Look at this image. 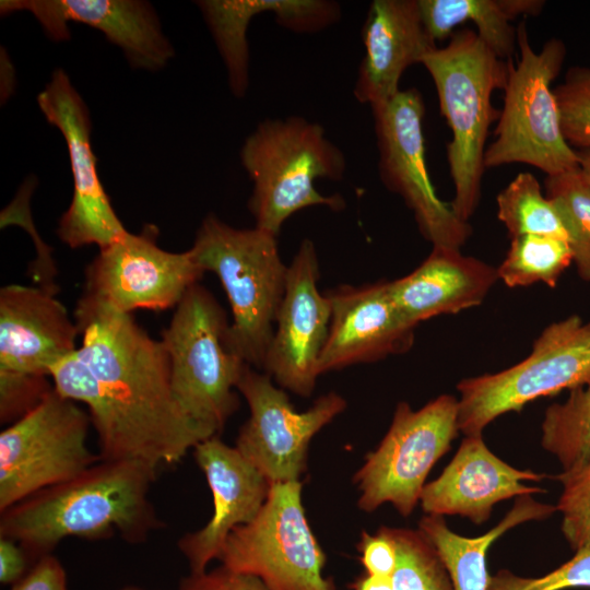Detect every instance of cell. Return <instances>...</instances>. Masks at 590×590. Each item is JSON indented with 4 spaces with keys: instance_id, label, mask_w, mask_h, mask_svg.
I'll use <instances>...</instances> for the list:
<instances>
[{
    "instance_id": "f546056e",
    "label": "cell",
    "mask_w": 590,
    "mask_h": 590,
    "mask_svg": "<svg viewBox=\"0 0 590 590\" xmlns=\"http://www.w3.org/2000/svg\"><path fill=\"white\" fill-rule=\"evenodd\" d=\"M544 185L545 196L556 206L567 232L577 272L583 281H590V187L578 168L546 176Z\"/></svg>"
},
{
    "instance_id": "2e32d148",
    "label": "cell",
    "mask_w": 590,
    "mask_h": 590,
    "mask_svg": "<svg viewBox=\"0 0 590 590\" xmlns=\"http://www.w3.org/2000/svg\"><path fill=\"white\" fill-rule=\"evenodd\" d=\"M75 320L40 286L0 290V389L47 391L55 364L78 350Z\"/></svg>"
},
{
    "instance_id": "d4e9b609",
    "label": "cell",
    "mask_w": 590,
    "mask_h": 590,
    "mask_svg": "<svg viewBox=\"0 0 590 590\" xmlns=\"http://www.w3.org/2000/svg\"><path fill=\"white\" fill-rule=\"evenodd\" d=\"M556 507L539 503L530 495L519 496L511 510L485 534L465 538L452 532L441 516L427 515L418 523L444 563L453 590H487L489 575L486 554L495 540L509 529L530 520L545 519Z\"/></svg>"
},
{
    "instance_id": "ac0fdd59",
    "label": "cell",
    "mask_w": 590,
    "mask_h": 590,
    "mask_svg": "<svg viewBox=\"0 0 590 590\" xmlns=\"http://www.w3.org/2000/svg\"><path fill=\"white\" fill-rule=\"evenodd\" d=\"M31 12L47 37L70 38L69 23L102 32L118 46L130 66L160 70L174 57V48L162 31L153 7L139 0H1L0 13Z\"/></svg>"
},
{
    "instance_id": "cb8c5ba5",
    "label": "cell",
    "mask_w": 590,
    "mask_h": 590,
    "mask_svg": "<svg viewBox=\"0 0 590 590\" xmlns=\"http://www.w3.org/2000/svg\"><path fill=\"white\" fill-rule=\"evenodd\" d=\"M227 70L236 97L249 86L247 30L261 12H273L276 23L296 33L319 32L338 22L339 3L328 0H203L197 2Z\"/></svg>"
},
{
    "instance_id": "e0dca14e",
    "label": "cell",
    "mask_w": 590,
    "mask_h": 590,
    "mask_svg": "<svg viewBox=\"0 0 590 590\" xmlns=\"http://www.w3.org/2000/svg\"><path fill=\"white\" fill-rule=\"evenodd\" d=\"M319 263L315 245L304 239L287 266L285 290L263 369L283 389L312 393L328 339L331 303L318 290Z\"/></svg>"
},
{
    "instance_id": "d6986e66",
    "label": "cell",
    "mask_w": 590,
    "mask_h": 590,
    "mask_svg": "<svg viewBox=\"0 0 590 590\" xmlns=\"http://www.w3.org/2000/svg\"><path fill=\"white\" fill-rule=\"evenodd\" d=\"M331 322L319 373L405 353L414 341L410 323L390 293L389 282L330 291Z\"/></svg>"
},
{
    "instance_id": "7402d4cb",
    "label": "cell",
    "mask_w": 590,
    "mask_h": 590,
    "mask_svg": "<svg viewBox=\"0 0 590 590\" xmlns=\"http://www.w3.org/2000/svg\"><path fill=\"white\" fill-rule=\"evenodd\" d=\"M365 54L353 94L371 106L396 96L404 71L435 49L417 0H374L362 30Z\"/></svg>"
},
{
    "instance_id": "277c9868",
    "label": "cell",
    "mask_w": 590,
    "mask_h": 590,
    "mask_svg": "<svg viewBox=\"0 0 590 590\" xmlns=\"http://www.w3.org/2000/svg\"><path fill=\"white\" fill-rule=\"evenodd\" d=\"M239 155L253 182L248 208L257 228L278 236L284 222L303 209L345 208L341 196H323L315 186L319 178L341 180L346 170L344 153L318 123L297 116L264 119Z\"/></svg>"
},
{
    "instance_id": "30bf717a",
    "label": "cell",
    "mask_w": 590,
    "mask_h": 590,
    "mask_svg": "<svg viewBox=\"0 0 590 590\" xmlns=\"http://www.w3.org/2000/svg\"><path fill=\"white\" fill-rule=\"evenodd\" d=\"M302 487L299 481L271 484L253 520L228 535L222 565L259 578L269 590H334L323 576L326 556L308 524Z\"/></svg>"
},
{
    "instance_id": "ffe728a7",
    "label": "cell",
    "mask_w": 590,
    "mask_h": 590,
    "mask_svg": "<svg viewBox=\"0 0 590 590\" xmlns=\"http://www.w3.org/2000/svg\"><path fill=\"white\" fill-rule=\"evenodd\" d=\"M197 464L204 473L213 496V514L208 523L178 541L179 551L192 574L205 571L231 532L253 520L266 503L271 484L237 450L217 436L193 448Z\"/></svg>"
},
{
    "instance_id": "484cf974",
    "label": "cell",
    "mask_w": 590,
    "mask_h": 590,
    "mask_svg": "<svg viewBox=\"0 0 590 590\" xmlns=\"http://www.w3.org/2000/svg\"><path fill=\"white\" fill-rule=\"evenodd\" d=\"M422 22L430 38L447 39L465 22H472L480 38L503 60H510L517 46L519 16L541 13L542 0H417Z\"/></svg>"
},
{
    "instance_id": "7c38bea8",
    "label": "cell",
    "mask_w": 590,
    "mask_h": 590,
    "mask_svg": "<svg viewBox=\"0 0 590 590\" xmlns=\"http://www.w3.org/2000/svg\"><path fill=\"white\" fill-rule=\"evenodd\" d=\"M380 180L413 212L423 237L433 247L461 249L472 234L451 203L442 201L432 184L425 157V106L418 90L400 91L371 106Z\"/></svg>"
},
{
    "instance_id": "836d02e7",
    "label": "cell",
    "mask_w": 590,
    "mask_h": 590,
    "mask_svg": "<svg viewBox=\"0 0 590 590\" xmlns=\"http://www.w3.org/2000/svg\"><path fill=\"white\" fill-rule=\"evenodd\" d=\"M590 588V548L576 551L574 557L541 577H521L503 569L489 577L487 590H565Z\"/></svg>"
},
{
    "instance_id": "74e56055",
    "label": "cell",
    "mask_w": 590,
    "mask_h": 590,
    "mask_svg": "<svg viewBox=\"0 0 590 590\" xmlns=\"http://www.w3.org/2000/svg\"><path fill=\"white\" fill-rule=\"evenodd\" d=\"M28 555L14 540L0 536V581L2 585H15L24 576Z\"/></svg>"
},
{
    "instance_id": "f35d334b",
    "label": "cell",
    "mask_w": 590,
    "mask_h": 590,
    "mask_svg": "<svg viewBox=\"0 0 590 590\" xmlns=\"http://www.w3.org/2000/svg\"><path fill=\"white\" fill-rule=\"evenodd\" d=\"M355 590H394L392 577L366 576L359 578L354 585Z\"/></svg>"
},
{
    "instance_id": "8992f818",
    "label": "cell",
    "mask_w": 590,
    "mask_h": 590,
    "mask_svg": "<svg viewBox=\"0 0 590 590\" xmlns=\"http://www.w3.org/2000/svg\"><path fill=\"white\" fill-rule=\"evenodd\" d=\"M228 327L217 300L197 283L175 307L161 338L178 405L211 437L217 436L237 410L235 390L248 365L228 347Z\"/></svg>"
},
{
    "instance_id": "8fae6325",
    "label": "cell",
    "mask_w": 590,
    "mask_h": 590,
    "mask_svg": "<svg viewBox=\"0 0 590 590\" xmlns=\"http://www.w3.org/2000/svg\"><path fill=\"white\" fill-rule=\"evenodd\" d=\"M458 416V399L450 394L416 411L406 402L398 403L384 439L354 475L358 507L373 511L390 503L402 516H410L430 469L459 432Z\"/></svg>"
},
{
    "instance_id": "3957f363",
    "label": "cell",
    "mask_w": 590,
    "mask_h": 590,
    "mask_svg": "<svg viewBox=\"0 0 590 590\" xmlns=\"http://www.w3.org/2000/svg\"><path fill=\"white\" fill-rule=\"evenodd\" d=\"M422 64L433 79L440 113L451 130L446 146L455 188L451 206L469 222L481 199L488 130L500 115L492 95L504 91L514 62L498 58L475 31L462 28L445 47L428 52Z\"/></svg>"
},
{
    "instance_id": "5bb4252c",
    "label": "cell",
    "mask_w": 590,
    "mask_h": 590,
    "mask_svg": "<svg viewBox=\"0 0 590 590\" xmlns=\"http://www.w3.org/2000/svg\"><path fill=\"white\" fill-rule=\"evenodd\" d=\"M237 390L250 414L235 447L270 484L298 481L311 438L346 408L344 398L329 392L297 412L286 392L250 365L244 368Z\"/></svg>"
},
{
    "instance_id": "8d00e7d4",
    "label": "cell",
    "mask_w": 590,
    "mask_h": 590,
    "mask_svg": "<svg viewBox=\"0 0 590 590\" xmlns=\"http://www.w3.org/2000/svg\"><path fill=\"white\" fill-rule=\"evenodd\" d=\"M12 590H68L66 571L56 557L45 555Z\"/></svg>"
},
{
    "instance_id": "e575fe53",
    "label": "cell",
    "mask_w": 590,
    "mask_h": 590,
    "mask_svg": "<svg viewBox=\"0 0 590 590\" xmlns=\"http://www.w3.org/2000/svg\"><path fill=\"white\" fill-rule=\"evenodd\" d=\"M179 590H269L257 577L220 567L200 574H190L179 585Z\"/></svg>"
},
{
    "instance_id": "9a60e30c",
    "label": "cell",
    "mask_w": 590,
    "mask_h": 590,
    "mask_svg": "<svg viewBox=\"0 0 590 590\" xmlns=\"http://www.w3.org/2000/svg\"><path fill=\"white\" fill-rule=\"evenodd\" d=\"M37 103L46 120L66 141L73 179L72 200L59 220L57 235L72 249L87 245L103 249L128 231L97 174L87 107L62 69L52 73Z\"/></svg>"
},
{
    "instance_id": "44dd1931",
    "label": "cell",
    "mask_w": 590,
    "mask_h": 590,
    "mask_svg": "<svg viewBox=\"0 0 590 590\" xmlns=\"http://www.w3.org/2000/svg\"><path fill=\"white\" fill-rule=\"evenodd\" d=\"M544 474L516 469L496 457L480 436H465L458 451L433 482L425 484L421 506L427 515H459L475 524L485 522L493 506L515 496L540 493L526 481Z\"/></svg>"
},
{
    "instance_id": "52a82bcc",
    "label": "cell",
    "mask_w": 590,
    "mask_h": 590,
    "mask_svg": "<svg viewBox=\"0 0 590 590\" xmlns=\"http://www.w3.org/2000/svg\"><path fill=\"white\" fill-rule=\"evenodd\" d=\"M519 60L504 88V105L495 140L486 148L485 168L523 163L546 176L578 168L576 150L564 138L552 82L560 72L566 47L548 39L538 52L529 42L524 22L517 26Z\"/></svg>"
},
{
    "instance_id": "603a6c76",
    "label": "cell",
    "mask_w": 590,
    "mask_h": 590,
    "mask_svg": "<svg viewBox=\"0 0 590 590\" xmlns=\"http://www.w3.org/2000/svg\"><path fill=\"white\" fill-rule=\"evenodd\" d=\"M497 281L495 267L461 249L433 247L415 270L389 282V287L404 318L416 327L481 305Z\"/></svg>"
},
{
    "instance_id": "5b68a950",
    "label": "cell",
    "mask_w": 590,
    "mask_h": 590,
    "mask_svg": "<svg viewBox=\"0 0 590 590\" xmlns=\"http://www.w3.org/2000/svg\"><path fill=\"white\" fill-rule=\"evenodd\" d=\"M276 237L257 227H232L210 214L190 248L199 267L219 278L228 298V347L256 369H263L285 290L287 266Z\"/></svg>"
},
{
    "instance_id": "4dcf8cb0",
    "label": "cell",
    "mask_w": 590,
    "mask_h": 590,
    "mask_svg": "<svg viewBox=\"0 0 590 590\" xmlns=\"http://www.w3.org/2000/svg\"><path fill=\"white\" fill-rule=\"evenodd\" d=\"M397 550L394 590H453L449 574L429 541L420 532L382 527Z\"/></svg>"
},
{
    "instance_id": "ab89813d",
    "label": "cell",
    "mask_w": 590,
    "mask_h": 590,
    "mask_svg": "<svg viewBox=\"0 0 590 590\" xmlns=\"http://www.w3.org/2000/svg\"><path fill=\"white\" fill-rule=\"evenodd\" d=\"M576 154L578 158V170L582 179L590 187V148L576 150Z\"/></svg>"
},
{
    "instance_id": "4316f807",
    "label": "cell",
    "mask_w": 590,
    "mask_h": 590,
    "mask_svg": "<svg viewBox=\"0 0 590 590\" xmlns=\"http://www.w3.org/2000/svg\"><path fill=\"white\" fill-rule=\"evenodd\" d=\"M573 263V251L566 239L544 235L511 238L509 249L498 266L497 275L508 287L543 283L555 287Z\"/></svg>"
},
{
    "instance_id": "ba28073f",
    "label": "cell",
    "mask_w": 590,
    "mask_h": 590,
    "mask_svg": "<svg viewBox=\"0 0 590 590\" xmlns=\"http://www.w3.org/2000/svg\"><path fill=\"white\" fill-rule=\"evenodd\" d=\"M588 382L590 321L571 315L543 329L521 362L458 384L459 430L465 436H480L505 413L520 411L541 397L574 390Z\"/></svg>"
},
{
    "instance_id": "7a4b0ae2",
    "label": "cell",
    "mask_w": 590,
    "mask_h": 590,
    "mask_svg": "<svg viewBox=\"0 0 590 590\" xmlns=\"http://www.w3.org/2000/svg\"><path fill=\"white\" fill-rule=\"evenodd\" d=\"M157 471L140 461L101 460L2 511L0 536L16 541L37 559L69 536L103 540L118 534L129 543L144 542L162 527L150 499Z\"/></svg>"
},
{
    "instance_id": "f1b7e54d",
    "label": "cell",
    "mask_w": 590,
    "mask_h": 590,
    "mask_svg": "<svg viewBox=\"0 0 590 590\" xmlns=\"http://www.w3.org/2000/svg\"><path fill=\"white\" fill-rule=\"evenodd\" d=\"M541 445L563 470L590 461V382L570 390L562 403L550 405L541 425Z\"/></svg>"
},
{
    "instance_id": "9c48e42d",
    "label": "cell",
    "mask_w": 590,
    "mask_h": 590,
    "mask_svg": "<svg viewBox=\"0 0 590 590\" xmlns=\"http://www.w3.org/2000/svg\"><path fill=\"white\" fill-rule=\"evenodd\" d=\"M54 388L0 434V511L101 461L87 446V411Z\"/></svg>"
},
{
    "instance_id": "1f68e13d",
    "label": "cell",
    "mask_w": 590,
    "mask_h": 590,
    "mask_svg": "<svg viewBox=\"0 0 590 590\" xmlns=\"http://www.w3.org/2000/svg\"><path fill=\"white\" fill-rule=\"evenodd\" d=\"M560 127L575 150L590 148V68L571 67L554 88Z\"/></svg>"
},
{
    "instance_id": "83f0119b",
    "label": "cell",
    "mask_w": 590,
    "mask_h": 590,
    "mask_svg": "<svg viewBox=\"0 0 590 590\" xmlns=\"http://www.w3.org/2000/svg\"><path fill=\"white\" fill-rule=\"evenodd\" d=\"M497 217L510 237L544 235L566 239L567 232L554 203L542 193L531 173H519L497 196Z\"/></svg>"
},
{
    "instance_id": "d6a6232c",
    "label": "cell",
    "mask_w": 590,
    "mask_h": 590,
    "mask_svg": "<svg viewBox=\"0 0 590 590\" xmlns=\"http://www.w3.org/2000/svg\"><path fill=\"white\" fill-rule=\"evenodd\" d=\"M563 485L556 510L563 515L562 531L573 550L590 548V461L557 475Z\"/></svg>"
},
{
    "instance_id": "4fadbf2b",
    "label": "cell",
    "mask_w": 590,
    "mask_h": 590,
    "mask_svg": "<svg viewBox=\"0 0 590 590\" xmlns=\"http://www.w3.org/2000/svg\"><path fill=\"white\" fill-rule=\"evenodd\" d=\"M158 229L146 224L99 249L85 270L81 300L132 314L176 307L204 271L190 249L170 252L157 245Z\"/></svg>"
},
{
    "instance_id": "6da1fadb",
    "label": "cell",
    "mask_w": 590,
    "mask_h": 590,
    "mask_svg": "<svg viewBox=\"0 0 590 590\" xmlns=\"http://www.w3.org/2000/svg\"><path fill=\"white\" fill-rule=\"evenodd\" d=\"M74 320L81 344L52 366L50 379L59 394L85 404L102 460L158 470L211 437L178 405L164 344L132 314L79 299Z\"/></svg>"
},
{
    "instance_id": "60d3db41",
    "label": "cell",
    "mask_w": 590,
    "mask_h": 590,
    "mask_svg": "<svg viewBox=\"0 0 590 590\" xmlns=\"http://www.w3.org/2000/svg\"><path fill=\"white\" fill-rule=\"evenodd\" d=\"M122 590H143V589H140V588H137V587H126Z\"/></svg>"
},
{
    "instance_id": "d590c367",
    "label": "cell",
    "mask_w": 590,
    "mask_h": 590,
    "mask_svg": "<svg viewBox=\"0 0 590 590\" xmlns=\"http://www.w3.org/2000/svg\"><path fill=\"white\" fill-rule=\"evenodd\" d=\"M361 562L366 574L391 577L397 565V550L393 541L382 527L376 534L362 533L358 544Z\"/></svg>"
}]
</instances>
